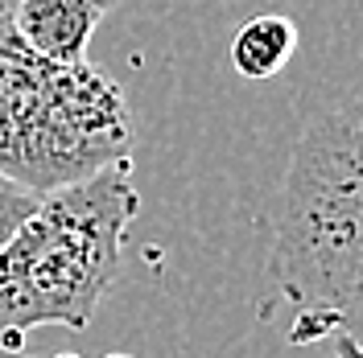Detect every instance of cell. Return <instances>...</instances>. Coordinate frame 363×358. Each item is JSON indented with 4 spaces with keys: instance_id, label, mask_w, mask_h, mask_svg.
<instances>
[{
    "instance_id": "obj_1",
    "label": "cell",
    "mask_w": 363,
    "mask_h": 358,
    "mask_svg": "<svg viewBox=\"0 0 363 358\" xmlns=\"http://www.w3.org/2000/svg\"><path fill=\"white\" fill-rule=\"evenodd\" d=\"M269 276L301 309L294 342L363 330V91L310 120L294 144Z\"/></svg>"
},
{
    "instance_id": "obj_2",
    "label": "cell",
    "mask_w": 363,
    "mask_h": 358,
    "mask_svg": "<svg viewBox=\"0 0 363 358\" xmlns=\"http://www.w3.org/2000/svg\"><path fill=\"white\" fill-rule=\"evenodd\" d=\"M136 214L140 194L128 161L42 194L0 247V346L21 350L38 325L87 330L120 276V247Z\"/></svg>"
},
{
    "instance_id": "obj_3",
    "label": "cell",
    "mask_w": 363,
    "mask_h": 358,
    "mask_svg": "<svg viewBox=\"0 0 363 358\" xmlns=\"http://www.w3.org/2000/svg\"><path fill=\"white\" fill-rule=\"evenodd\" d=\"M133 112L104 70L42 62L0 21V173L38 194L128 161Z\"/></svg>"
},
{
    "instance_id": "obj_4",
    "label": "cell",
    "mask_w": 363,
    "mask_h": 358,
    "mask_svg": "<svg viewBox=\"0 0 363 358\" xmlns=\"http://www.w3.org/2000/svg\"><path fill=\"white\" fill-rule=\"evenodd\" d=\"M9 21L42 62L79 67V62H87V45L104 21V13L91 0H17Z\"/></svg>"
},
{
    "instance_id": "obj_5",
    "label": "cell",
    "mask_w": 363,
    "mask_h": 358,
    "mask_svg": "<svg viewBox=\"0 0 363 358\" xmlns=\"http://www.w3.org/2000/svg\"><path fill=\"white\" fill-rule=\"evenodd\" d=\"M297 25L281 13H256L231 37V67L244 83H269L294 62Z\"/></svg>"
},
{
    "instance_id": "obj_6",
    "label": "cell",
    "mask_w": 363,
    "mask_h": 358,
    "mask_svg": "<svg viewBox=\"0 0 363 358\" xmlns=\"http://www.w3.org/2000/svg\"><path fill=\"white\" fill-rule=\"evenodd\" d=\"M38 202H42L38 190H29V185H21V181H13V178L0 173V247L25 226V219L38 210Z\"/></svg>"
},
{
    "instance_id": "obj_7",
    "label": "cell",
    "mask_w": 363,
    "mask_h": 358,
    "mask_svg": "<svg viewBox=\"0 0 363 358\" xmlns=\"http://www.w3.org/2000/svg\"><path fill=\"white\" fill-rule=\"evenodd\" d=\"M335 354H339V358H363L359 337L347 334V330H342V334H335Z\"/></svg>"
},
{
    "instance_id": "obj_8",
    "label": "cell",
    "mask_w": 363,
    "mask_h": 358,
    "mask_svg": "<svg viewBox=\"0 0 363 358\" xmlns=\"http://www.w3.org/2000/svg\"><path fill=\"white\" fill-rule=\"evenodd\" d=\"M91 4H95V8H99L104 17H108V13H112V8H116V4H120V0H91Z\"/></svg>"
},
{
    "instance_id": "obj_9",
    "label": "cell",
    "mask_w": 363,
    "mask_h": 358,
    "mask_svg": "<svg viewBox=\"0 0 363 358\" xmlns=\"http://www.w3.org/2000/svg\"><path fill=\"white\" fill-rule=\"evenodd\" d=\"M0 358H25L21 350H4V346H0Z\"/></svg>"
},
{
    "instance_id": "obj_10",
    "label": "cell",
    "mask_w": 363,
    "mask_h": 358,
    "mask_svg": "<svg viewBox=\"0 0 363 358\" xmlns=\"http://www.w3.org/2000/svg\"><path fill=\"white\" fill-rule=\"evenodd\" d=\"M0 21H9V4L4 0H0Z\"/></svg>"
},
{
    "instance_id": "obj_11",
    "label": "cell",
    "mask_w": 363,
    "mask_h": 358,
    "mask_svg": "<svg viewBox=\"0 0 363 358\" xmlns=\"http://www.w3.org/2000/svg\"><path fill=\"white\" fill-rule=\"evenodd\" d=\"M108 358H133V354H120V350H116V354H108Z\"/></svg>"
},
{
    "instance_id": "obj_12",
    "label": "cell",
    "mask_w": 363,
    "mask_h": 358,
    "mask_svg": "<svg viewBox=\"0 0 363 358\" xmlns=\"http://www.w3.org/2000/svg\"><path fill=\"white\" fill-rule=\"evenodd\" d=\"M54 358H83V354H54Z\"/></svg>"
}]
</instances>
